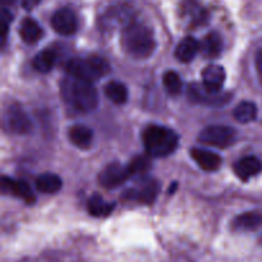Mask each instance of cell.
<instances>
[{
	"mask_svg": "<svg viewBox=\"0 0 262 262\" xmlns=\"http://www.w3.org/2000/svg\"><path fill=\"white\" fill-rule=\"evenodd\" d=\"M60 94L64 101L77 112H92L99 104V94L94 84L76 77L68 76L61 81Z\"/></svg>",
	"mask_w": 262,
	"mask_h": 262,
	"instance_id": "obj_1",
	"label": "cell"
},
{
	"mask_svg": "<svg viewBox=\"0 0 262 262\" xmlns=\"http://www.w3.org/2000/svg\"><path fill=\"white\" fill-rule=\"evenodd\" d=\"M123 49L136 59H146L156 48L154 32L150 27L138 22L127 25L122 33Z\"/></svg>",
	"mask_w": 262,
	"mask_h": 262,
	"instance_id": "obj_2",
	"label": "cell"
},
{
	"mask_svg": "<svg viewBox=\"0 0 262 262\" xmlns=\"http://www.w3.org/2000/svg\"><path fill=\"white\" fill-rule=\"evenodd\" d=\"M146 152L151 158H164L178 147V136L173 129L161 125H148L142 133Z\"/></svg>",
	"mask_w": 262,
	"mask_h": 262,
	"instance_id": "obj_3",
	"label": "cell"
},
{
	"mask_svg": "<svg viewBox=\"0 0 262 262\" xmlns=\"http://www.w3.org/2000/svg\"><path fill=\"white\" fill-rule=\"evenodd\" d=\"M66 71L68 76L92 83L96 79L107 76L110 73V66L101 56L90 55L87 58L71 59L67 63Z\"/></svg>",
	"mask_w": 262,
	"mask_h": 262,
	"instance_id": "obj_4",
	"label": "cell"
},
{
	"mask_svg": "<svg viewBox=\"0 0 262 262\" xmlns=\"http://www.w3.org/2000/svg\"><path fill=\"white\" fill-rule=\"evenodd\" d=\"M199 141L217 148H227L237 141V130L228 125H210L200 133Z\"/></svg>",
	"mask_w": 262,
	"mask_h": 262,
	"instance_id": "obj_5",
	"label": "cell"
},
{
	"mask_svg": "<svg viewBox=\"0 0 262 262\" xmlns=\"http://www.w3.org/2000/svg\"><path fill=\"white\" fill-rule=\"evenodd\" d=\"M4 127L14 135H27L32 130V122L18 105H9L3 115Z\"/></svg>",
	"mask_w": 262,
	"mask_h": 262,
	"instance_id": "obj_6",
	"label": "cell"
},
{
	"mask_svg": "<svg viewBox=\"0 0 262 262\" xmlns=\"http://www.w3.org/2000/svg\"><path fill=\"white\" fill-rule=\"evenodd\" d=\"M188 99L194 104L206 105V106H222L229 102L232 95L223 94V92H211L199 83H191L187 90Z\"/></svg>",
	"mask_w": 262,
	"mask_h": 262,
	"instance_id": "obj_7",
	"label": "cell"
},
{
	"mask_svg": "<svg viewBox=\"0 0 262 262\" xmlns=\"http://www.w3.org/2000/svg\"><path fill=\"white\" fill-rule=\"evenodd\" d=\"M159 191H160L159 182L154 178L145 177L136 188H132L125 192V199L135 200V201L141 202V204L148 205L155 201L159 194Z\"/></svg>",
	"mask_w": 262,
	"mask_h": 262,
	"instance_id": "obj_8",
	"label": "cell"
},
{
	"mask_svg": "<svg viewBox=\"0 0 262 262\" xmlns=\"http://www.w3.org/2000/svg\"><path fill=\"white\" fill-rule=\"evenodd\" d=\"M130 178L127 166L118 163H112L100 173L99 182L102 187L107 189H114L122 186L125 181Z\"/></svg>",
	"mask_w": 262,
	"mask_h": 262,
	"instance_id": "obj_9",
	"label": "cell"
},
{
	"mask_svg": "<svg viewBox=\"0 0 262 262\" xmlns=\"http://www.w3.org/2000/svg\"><path fill=\"white\" fill-rule=\"evenodd\" d=\"M51 26L54 30L63 36H71L76 33L78 27V20L76 14L68 8L58 9L51 17Z\"/></svg>",
	"mask_w": 262,
	"mask_h": 262,
	"instance_id": "obj_10",
	"label": "cell"
},
{
	"mask_svg": "<svg viewBox=\"0 0 262 262\" xmlns=\"http://www.w3.org/2000/svg\"><path fill=\"white\" fill-rule=\"evenodd\" d=\"M225 78H227L225 69L217 64H210L202 71L204 86L211 92H222Z\"/></svg>",
	"mask_w": 262,
	"mask_h": 262,
	"instance_id": "obj_11",
	"label": "cell"
},
{
	"mask_svg": "<svg viewBox=\"0 0 262 262\" xmlns=\"http://www.w3.org/2000/svg\"><path fill=\"white\" fill-rule=\"evenodd\" d=\"M2 187L3 192H8V193L26 201L27 204L31 205L35 202V194H33L32 189L30 188V186L26 182L15 181V179L8 178V177H3Z\"/></svg>",
	"mask_w": 262,
	"mask_h": 262,
	"instance_id": "obj_12",
	"label": "cell"
},
{
	"mask_svg": "<svg viewBox=\"0 0 262 262\" xmlns=\"http://www.w3.org/2000/svg\"><path fill=\"white\" fill-rule=\"evenodd\" d=\"M262 171V163L256 156H246L235 163L234 173L243 182L250 181L252 177H256Z\"/></svg>",
	"mask_w": 262,
	"mask_h": 262,
	"instance_id": "obj_13",
	"label": "cell"
},
{
	"mask_svg": "<svg viewBox=\"0 0 262 262\" xmlns=\"http://www.w3.org/2000/svg\"><path fill=\"white\" fill-rule=\"evenodd\" d=\"M191 156L201 169L206 171L217 170L222 165V158L217 154L204 148H192Z\"/></svg>",
	"mask_w": 262,
	"mask_h": 262,
	"instance_id": "obj_14",
	"label": "cell"
},
{
	"mask_svg": "<svg viewBox=\"0 0 262 262\" xmlns=\"http://www.w3.org/2000/svg\"><path fill=\"white\" fill-rule=\"evenodd\" d=\"M68 137L69 141L76 147L81 148V150H86V148L91 147L92 140H94V132L86 125L77 124L69 128Z\"/></svg>",
	"mask_w": 262,
	"mask_h": 262,
	"instance_id": "obj_15",
	"label": "cell"
},
{
	"mask_svg": "<svg viewBox=\"0 0 262 262\" xmlns=\"http://www.w3.org/2000/svg\"><path fill=\"white\" fill-rule=\"evenodd\" d=\"M262 227V214L258 211H250L235 217L232 223L233 230L250 232Z\"/></svg>",
	"mask_w": 262,
	"mask_h": 262,
	"instance_id": "obj_16",
	"label": "cell"
},
{
	"mask_svg": "<svg viewBox=\"0 0 262 262\" xmlns=\"http://www.w3.org/2000/svg\"><path fill=\"white\" fill-rule=\"evenodd\" d=\"M201 45L194 37H184L176 49V58L182 63H189L199 53Z\"/></svg>",
	"mask_w": 262,
	"mask_h": 262,
	"instance_id": "obj_17",
	"label": "cell"
},
{
	"mask_svg": "<svg viewBox=\"0 0 262 262\" xmlns=\"http://www.w3.org/2000/svg\"><path fill=\"white\" fill-rule=\"evenodd\" d=\"M19 35L22 37V40L25 41L26 43H35L42 37L43 31L42 28L40 27L37 22H36L33 18H25L20 23L19 27Z\"/></svg>",
	"mask_w": 262,
	"mask_h": 262,
	"instance_id": "obj_18",
	"label": "cell"
},
{
	"mask_svg": "<svg viewBox=\"0 0 262 262\" xmlns=\"http://www.w3.org/2000/svg\"><path fill=\"white\" fill-rule=\"evenodd\" d=\"M56 51L53 49H45L33 58L32 66L40 73H49L55 67L56 63Z\"/></svg>",
	"mask_w": 262,
	"mask_h": 262,
	"instance_id": "obj_19",
	"label": "cell"
},
{
	"mask_svg": "<svg viewBox=\"0 0 262 262\" xmlns=\"http://www.w3.org/2000/svg\"><path fill=\"white\" fill-rule=\"evenodd\" d=\"M63 182H61L60 177L53 173H45L42 176L38 177L36 179V188L41 192V193L53 194L60 191Z\"/></svg>",
	"mask_w": 262,
	"mask_h": 262,
	"instance_id": "obj_20",
	"label": "cell"
},
{
	"mask_svg": "<svg viewBox=\"0 0 262 262\" xmlns=\"http://www.w3.org/2000/svg\"><path fill=\"white\" fill-rule=\"evenodd\" d=\"M207 58H216L223 50V38L217 32H210L205 36L200 48Z\"/></svg>",
	"mask_w": 262,
	"mask_h": 262,
	"instance_id": "obj_21",
	"label": "cell"
},
{
	"mask_svg": "<svg viewBox=\"0 0 262 262\" xmlns=\"http://www.w3.org/2000/svg\"><path fill=\"white\" fill-rule=\"evenodd\" d=\"M104 92L105 95H106L107 99H109L113 104L123 105L125 104L128 100V90L127 87H125V84H123L122 82H109V83H106V86H105Z\"/></svg>",
	"mask_w": 262,
	"mask_h": 262,
	"instance_id": "obj_22",
	"label": "cell"
},
{
	"mask_svg": "<svg viewBox=\"0 0 262 262\" xmlns=\"http://www.w3.org/2000/svg\"><path fill=\"white\" fill-rule=\"evenodd\" d=\"M89 212L92 215V216L96 217H102L107 216L110 212L114 210L115 205L114 202H106L102 197L100 196H92L91 199L89 200Z\"/></svg>",
	"mask_w": 262,
	"mask_h": 262,
	"instance_id": "obj_23",
	"label": "cell"
},
{
	"mask_svg": "<svg viewBox=\"0 0 262 262\" xmlns=\"http://www.w3.org/2000/svg\"><path fill=\"white\" fill-rule=\"evenodd\" d=\"M127 169L130 178H132V177H141V178H145V176L151 169V156H136V158L132 159L130 163L128 164Z\"/></svg>",
	"mask_w": 262,
	"mask_h": 262,
	"instance_id": "obj_24",
	"label": "cell"
},
{
	"mask_svg": "<svg viewBox=\"0 0 262 262\" xmlns=\"http://www.w3.org/2000/svg\"><path fill=\"white\" fill-rule=\"evenodd\" d=\"M257 117V106L251 101H242L235 106L234 118L239 123H251Z\"/></svg>",
	"mask_w": 262,
	"mask_h": 262,
	"instance_id": "obj_25",
	"label": "cell"
},
{
	"mask_svg": "<svg viewBox=\"0 0 262 262\" xmlns=\"http://www.w3.org/2000/svg\"><path fill=\"white\" fill-rule=\"evenodd\" d=\"M184 9H186V14H188L191 17L192 23L194 26L204 25L207 22V12L204 8L200 7L196 2H186L184 4Z\"/></svg>",
	"mask_w": 262,
	"mask_h": 262,
	"instance_id": "obj_26",
	"label": "cell"
},
{
	"mask_svg": "<svg viewBox=\"0 0 262 262\" xmlns=\"http://www.w3.org/2000/svg\"><path fill=\"white\" fill-rule=\"evenodd\" d=\"M164 86H165L166 91L169 92L173 96L182 94V90H183V83H182V79L179 77V74L174 71H169L164 74L163 77Z\"/></svg>",
	"mask_w": 262,
	"mask_h": 262,
	"instance_id": "obj_27",
	"label": "cell"
},
{
	"mask_svg": "<svg viewBox=\"0 0 262 262\" xmlns=\"http://www.w3.org/2000/svg\"><path fill=\"white\" fill-rule=\"evenodd\" d=\"M12 13L4 8V9L2 10V46H4L5 40H7L8 27H9V23L12 22Z\"/></svg>",
	"mask_w": 262,
	"mask_h": 262,
	"instance_id": "obj_28",
	"label": "cell"
},
{
	"mask_svg": "<svg viewBox=\"0 0 262 262\" xmlns=\"http://www.w3.org/2000/svg\"><path fill=\"white\" fill-rule=\"evenodd\" d=\"M256 69H257V74L262 81V48L256 54Z\"/></svg>",
	"mask_w": 262,
	"mask_h": 262,
	"instance_id": "obj_29",
	"label": "cell"
},
{
	"mask_svg": "<svg viewBox=\"0 0 262 262\" xmlns=\"http://www.w3.org/2000/svg\"><path fill=\"white\" fill-rule=\"evenodd\" d=\"M38 3H40V0H22V4L26 9H32Z\"/></svg>",
	"mask_w": 262,
	"mask_h": 262,
	"instance_id": "obj_30",
	"label": "cell"
},
{
	"mask_svg": "<svg viewBox=\"0 0 262 262\" xmlns=\"http://www.w3.org/2000/svg\"><path fill=\"white\" fill-rule=\"evenodd\" d=\"M2 3L4 5H9V4H14L15 0H2Z\"/></svg>",
	"mask_w": 262,
	"mask_h": 262,
	"instance_id": "obj_31",
	"label": "cell"
}]
</instances>
